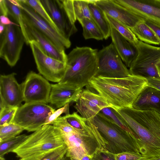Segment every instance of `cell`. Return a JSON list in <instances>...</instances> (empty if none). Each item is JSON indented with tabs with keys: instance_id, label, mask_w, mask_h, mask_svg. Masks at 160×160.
Here are the masks:
<instances>
[{
	"instance_id": "obj_20",
	"label": "cell",
	"mask_w": 160,
	"mask_h": 160,
	"mask_svg": "<svg viewBox=\"0 0 160 160\" xmlns=\"http://www.w3.org/2000/svg\"><path fill=\"white\" fill-rule=\"evenodd\" d=\"M82 90L59 83L52 84L48 103L59 108L67 103L76 102L79 98Z\"/></svg>"
},
{
	"instance_id": "obj_24",
	"label": "cell",
	"mask_w": 160,
	"mask_h": 160,
	"mask_svg": "<svg viewBox=\"0 0 160 160\" xmlns=\"http://www.w3.org/2000/svg\"><path fill=\"white\" fill-rule=\"evenodd\" d=\"M131 29L139 40L149 44L160 45V40L144 21L139 23Z\"/></svg>"
},
{
	"instance_id": "obj_48",
	"label": "cell",
	"mask_w": 160,
	"mask_h": 160,
	"mask_svg": "<svg viewBox=\"0 0 160 160\" xmlns=\"http://www.w3.org/2000/svg\"><path fill=\"white\" fill-rule=\"evenodd\" d=\"M70 160H80V159L73 158H69Z\"/></svg>"
},
{
	"instance_id": "obj_38",
	"label": "cell",
	"mask_w": 160,
	"mask_h": 160,
	"mask_svg": "<svg viewBox=\"0 0 160 160\" xmlns=\"http://www.w3.org/2000/svg\"><path fill=\"white\" fill-rule=\"evenodd\" d=\"M115 160H140L144 158L140 153L124 152L114 154Z\"/></svg>"
},
{
	"instance_id": "obj_28",
	"label": "cell",
	"mask_w": 160,
	"mask_h": 160,
	"mask_svg": "<svg viewBox=\"0 0 160 160\" xmlns=\"http://www.w3.org/2000/svg\"><path fill=\"white\" fill-rule=\"evenodd\" d=\"M72 8L76 20L87 18L92 20L89 8V0H72Z\"/></svg>"
},
{
	"instance_id": "obj_2",
	"label": "cell",
	"mask_w": 160,
	"mask_h": 160,
	"mask_svg": "<svg viewBox=\"0 0 160 160\" xmlns=\"http://www.w3.org/2000/svg\"><path fill=\"white\" fill-rule=\"evenodd\" d=\"M89 85L95 90L111 106L117 108H132L141 92L148 86L146 78L130 75L123 78L97 76Z\"/></svg>"
},
{
	"instance_id": "obj_1",
	"label": "cell",
	"mask_w": 160,
	"mask_h": 160,
	"mask_svg": "<svg viewBox=\"0 0 160 160\" xmlns=\"http://www.w3.org/2000/svg\"><path fill=\"white\" fill-rule=\"evenodd\" d=\"M112 108L134 132L141 154L145 158L160 157V114L154 110Z\"/></svg>"
},
{
	"instance_id": "obj_21",
	"label": "cell",
	"mask_w": 160,
	"mask_h": 160,
	"mask_svg": "<svg viewBox=\"0 0 160 160\" xmlns=\"http://www.w3.org/2000/svg\"><path fill=\"white\" fill-rule=\"evenodd\" d=\"M110 37L122 61L129 68L137 54L135 47L111 27Z\"/></svg>"
},
{
	"instance_id": "obj_31",
	"label": "cell",
	"mask_w": 160,
	"mask_h": 160,
	"mask_svg": "<svg viewBox=\"0 0 160 160\" xmlns=\"http://www.w3.org/2000/svg\"><path fill=\"white\" fill-rule=\"evenodd\" d=\"M24 130V129L22 127L12 123L0 126V142L19 135Z\"/></svg>"
},
{
	"instance_id": "obj_46",
	"label": "cell",
	"mask_w": 160,
	"mask_h": 160,
	"mask_svg": "<svg viewBox=\"0 0 160 160\" xmlns=\"http://www.w3.org/2000/svg\"><path fill=\"white\" fill-rule=\"evenodd\" d=\"M156 67L158 74L160 77V61L156 64Z\"/></svg>"
},
{
	"instance_id": "obj_35",
	"label": "cell",
	"mask_w": 160,
	"mask_h": 160,
	"mask_svg": "<svg viewBox=\"0 0 160 160\" xmlns=\"http://www.w3.org/2000/svg\"><path fill=\"white\" fill-rule=\"evenodd\" d=\"M68 149L66 144L47 153L39 160H60L66 155Z\"/></svg>"
},
{
	"instance_id": "obj_15",
	"label": "cell",
	"mask_w": 160,
	"mask_h": 160,
	"mask_svg": "<svg viewBox=\"0 0 160 160\" xmlns=\"http://www.w3.org/2000/svg\"><path fill=\"white\" fill-rule=\"evenodd\" d=\"M12 72L0 77V110L5 108L19 107L23 101L22 87Z\"/></svg>"
},
{
	"instance_id": "obj_17",
	"label": "cell",
	"mask_w": 160,
	"mask_h": 160,
	"mask_svg": "<svg viewBox=\"0 0 160 160\" xmlns=\"http://www.w3.org/2000/svg\"><path fill=\"white\" fill-rule=\"evenodd\" d=\"M144 19L160 24V0H113Z\"/></svg>"
},
{
	"instance_id": "obj_22",
	"label": "cell",
	"mask_w": 160,
	"mask_h": 160,
	"mask_svg": "<svg viewBox=\"0 0 160 160\" xmlns=\"http://www.w3.org/2000/svg\"><path fill=\"white\" fill-rule=\"evenodd\" d=\"M132 108L140 110H154L160 112V91L147 86L133 103Z\"/></svg>"
},
{
	"instance_id": "obj_50",
	"label": "cell",
	"mask_w": 160,
	"mask_h": 160,
	"mask_svg": "<svg viewBox=\"0 0 160 160\" xmlns=\"http://www.w3.org/2000/svg\"><path fill=\"white\" fill-rule=\"evenodd\" d=\"M159 113H160V112Z\"/></svg>"
},
{
	"instance_id": "obj_34",
	"label": "cell",
	"mask_w": 160,
	"mask_h": 160,
	"mask_svg": "<svg viewBox=\"0 0 160 160\" xmlns=\"http://www.w3.org/2000/svg\"><path fill=\"white\" fill-rule=\"evenodd\" d=\"M18 107L5 108L0 110V126L12 122Z\"/></svg>"
},
{
	"instance_id": "obj_29",
	"label": "cell",
	"mask_w": 160,
	"mask_h": 160,
	"mask_svg": "<svg viewBox=\"0 0 160 160\" xmlns=\"http://www.w3.org/2000/svg\"><path fill=\"white\" fill-rule=\"evenodd\" d=\"M109 118L113 122L122 129L128 132L136 139L134 132L122 118L112 108L107 107L103 108L100 112Z\"/></svg>"
},
{
	"instance_id": "obj_25",
	"label": "cell",
	"mask_w": 160,
	"mask_h": 160,
	"mask_svg": "<svg viewBox=\"0 0 160 160\" xmlns=\"http://www.w3.org/2000/svg\"><path fill=\"white\" fill-rule=\"evenodd\" d=\"M78 21L82 27V35L85 39L92 38L101 40L104 39L102 32L93 21L83 18Z\"/></svg>"
},
{
	"instance_id": "obj_27",
	"label": "cell",
	"mask_w": 160,
	"mask_h": 160,
	"mask_svg": "<svg viewBox=\"0 0 160 160\" xmlns=\"http://www.w3.org/2000/svg\"><path fill=\"white\" fill-rule=\"evenodd\" d=\"M5 1L8 9V17L19 26L24 37L25 43L27 45H29L21 9L13 3L11 0H5Z\"/></svg>"
},
{
	"instance_id": "obj_9",
	"label": "cell",
	"mask_w": 160,
	"mask_h": 160,
	"mask_svg": "<svg viewBox=\"0 0 160 160\" xmlns=\"http://www.w3.org/2000/svg\"><path fill=\"white\" fill-rule=\"evenodd\" d=\"M12 2L21 9L23 19L47 36L59 49L65 51L70 47V40L65 38L31 7L22 0H12Z\"/></svg>"
},
{
	"instance_id": "obj_11",
	"label": "cell",
	"mask_w": 160,
	"mask_h": 160,
	"mask_svg": "<svg viewBox=\"0 0 160 160\" xmlns=\"http://www.w3.org/2000/svg\"><path fill=\"white\" fill-rule=\"evenodd\" d=\"M29 45L39 73L48 81L60 82L64 74L66 63L47 55L35 41H30Z\"/></svg>"
},
{
	"instance_id": "obj_7",
	"label": "cell",
	"mask_w": 160,
	"mask_h": 160,
	"mask_svg": "<svg viewBox=\"0 0 160 160\" xmlns=\"http://www.w3.org/2000/svg\"><path fill=\"white\" fill-rule=\"evenodd\" d=\"M135 47L137 54L129 68L130 74L146 78L160 79L156 67L160 61V47L150 45L139 40Z\"/></svg>"
},
{
	"instance_id": "obj_41",
	"label": "cell",
	"mask_w": 160,
	"mask_h": 160,
	"mask_svg": "<svg viewBox=\"0 0 160 160\" xmlns=\"http://www.w3.org/2000/svg\"><path fill=\"white\" fill-rule=\"evenodd\" d=\"M0 19V23L5 26L14 25L19 26L18 24L10 20V19L7 16L1 15Z\"/></svg>"
},
{
	"instance_id": "obj_19",
	"label": "cell",
	"mask_w": 160,
	"mask_h": 160,
	"mask_svg": "<svg viewBox=\"0 0 160 160\" xmlns=\"http://www.w3.org/2000/svg\"><path fill=\"white\" fill-rule=\"evenodd\" d=\"M23 20L29 45L30 41H35L47 55L66 62L67 55L65 51L60 50L47 36Z\"/></svg>"
},
{
	"instance_id": "obj_4",
	"label": "cell",
	"mask_w": 160,
	"mask_h": 160,
	"mask_svg": "<svg viewBox=\"0 0 160 160\" xmlns=\"http://www.w3.org/2000/svg\"><path fill=\"white\" fill-rule=\"evenodd\" d=\"M65 145L60 129L44 125L28 135L12 152L21 160H39L47 153Z\"/></svg>"
},
{
	"instance_id": "obj_18",
	"label": "cell",
	"mask_w": 160,
	"mask_h": 160,
	"mask_svg": "<svg viewBox=\"0 0 160 160\" xmlns=\"http://www.w3.org/2000/svg\"><path fill=\"white\" fill-rule=\"evenodd\" d=\"M95 4L111 17L131 29L144 19L132 13L113 0H93Z\"/></svg>"
},
{
	"instance_id": "obj_12",
	"label": "cell",
	"mask_w": 160,
	"mask_h": 160,
	"mask_svg": "<svg viewBox=\"0 0 160 160\" xmlns=\"http://www.w3.org/2000/svg\"><path fill=\"white\" fill-rule=\"evenodd\" d=\"M98 59L96 76L123 78L131 75L112 42L98 52Z\"/></svg>"
},
{
	"instance_id": "obj_33",
	"label": "cell",
	"mask_w": 160,
	"mask_h": 160,
	"mask_svg": "<svg viewBox=\"0 0 160 160\" xmlns=\"http://www.w3.org/2000/svg\"><path fill=\"white\" fill-rule=\"evenodd\" d=\"M63 117L69 124L76 129L87 130L89 128L87 120L79 115L77 112L65 115Z\"/></svg>"
},
{
	"instance_id": "obj_47",
	"label": "cell",
	"mask_w": 160,
	"mask_h": 160,
	"mask_svg": "<svg viewBox=\"0 0 160 160\" xmlns=\"http://www.w3.org/2000/svg\"><path fill=\"white\" fill-rule=\"evenodd\" d=\"M68 157H66V156L63 157L60 160H68L67 159Z\"/></svg>"
},
{
	"instance_id": "obj_5",
	"label": "cell",
	"mask_w": 160,
	"mask_h": 160,
	"mask_svg": "<svg viewBox=\"0 0 160 160\" xmlns=\"http://www.w3.org/2000/svg\"><path fill=\"white\" fill-rule=\"evenodd\" d=\"M89 125L87 130L75 128L74 131L68 133L61 131L68 148L66 157L80 159L86 155L91 157L98 148L106 149L107 142L91 121Z\"/></svg>"
},
{
	"instance_id": "obj_14",
	"label": "cell",
	"mask_w": 160,
	"mask_h": 160,
	"mask_svg": "<svg viewBox=\"0 0 160 160\" xmlns=\"http://www.w3.org/2000/svg\"><path fill=\"white\" fill-rule=\"evenodd\" d=\"M21 84L25 103H48L51 84L43 77L31 71Z\"/></svg>"
},
{
	"instance_id": "obj_26",
	"label": "cell",
	"mask_w": 160,
	"mask_h": 160,
	"mask_svg": "<svg viewBox=\"0 0 160 160\" xmlns=\"http://www.w3.org/2000/svg\"><path fill=\"white\" fill-rule=\"evenodd\" d=\"M105 14L111 27L135 46L139 40L131 29L106 13Z\"/></svg>"
},
{
	"instance_id": "obj_6",
	"label": "cell",
	"mask_w": 160,
	"mask_h": 160,
	"mask_svg": "<svg viewBox=\"0 0 160 160\" xmlns=\"http://www.w3.org/2000/svg\"><path fill=\"white\" fill-rule=\"evenodd\" d=\"M90 121L108 142L106 149L109 152L114 154L124 152L140 153L135 137L100 112Z\"/></svg>"
},
{
	"instance_id": "obj_23",
	"label": "cell",
	"mask_w": 160,
	"mask_h": 160,
	"mask_svg": "<svg viewBox=\"0 0 160 160\" xmlns=\"http://www.w3.org/2000/svg\"><path fill=\"white\" fill-rule=\"evenodd\" d=\"M89 6L92 20L102 32L104 39H107L110 37L111 26L104 12L95 4L93 0H89Z\"/></svg>"
},
{
	"instance_id": "obj_39",
	"label": "cell",
	"mask_w": 160,
	"mask_h": 160,
	"mask_svg": "<svg viewBox=\"0 0 160 160\" xmlns=\"http://www.w3.org/2000/svg\"><path fill=\"white\" fill-rule=\"evenodd\" d=\"M144 22L153 30L160 40V24L146 19H145Z\"/></svg>"
},
{
	"instance_id": "obj_30",
	"label": "cell",
	"mask_w": 160,
	"mask_h": 160,
	"mask_svg": "<svg viewBox=\"0 0 160 160\" xmlns=\"http://www.w3.org/2000/svg\"><path fill=\"white\" fill-rule=\"evenodd\" d=\"M27 135H19L12 139L0 142V157L13 151L21 144L27 138Z\"/></svg>"
},
{
	"instance_id": "obj_8",
	"label": "cell",
	"mask_w": 160,
	"mask_h": 160,
	"mask_svg": "<svg viewBox=\"0 0 160 160\" xmlns=\"http://www.w3.org/2000/svg\"><path fill=\"white\" fill-rule=\"evenodd\" d=\"M55 111L47 104L25 103L18 108L12 123L28 132H34L44 125L48 118Z\"/></svg>"
},
{
	"instance_id": "obj_32",
	"label": "cell",
	"mask_w": 160,
	"mask_h": 160,
	"mask_svg": "<svg viewBox=\"0 0 160 160\" xmlns=\"http://www.w3.org/2000/svg\"><path fill=\"white\" fill-rule=\"evenodd\" d=\"M22 0L24 3L31 7L39 15L58 31L40 0Z\"/></svg>"
},
{
	"instance_id": "obj_37",
	"label": "cell",
	"mask_w": 160,
	"mask_h": 160,
	"mask_svg": "<svg viewBox=\"0 0 160 160\" xmlns=\"http://www.w3.org/2000/svg\"><path fill=\"white\" fill-rule=\"evenodd\" d=\"M69 108V103H67L64 106L55 110L48 118L44 125H51L54 121L60 117V115L63 113L65 114V115L70 114Z\"/></svg>"
},
{
	"instance_id": "obj_3",
	"label": "cell",
	"mask_w": 160,
	"mask_h": 160,
	"mask_svg": "<svg viewBox=\"0 0 160 160\" xmlns=\"http://www.w3.org/2000/svg\"><path fill=\"white\" fill-rule=\"evenodd\" d=\"M98 50L88 47H76L67 56L64 75L59 83L82 89L89 85L98 71Z\"/></svg>"
},
{
	"instance_id": "obj_51",
	"label": "cell",
	"mask_w": 160,
	"mask_h": 160,
	"mask_svg": "<svg viewBox=\"0 0 160 160\" xmlns=\"http://www.w3.org/2000/svg\"><path fill=\"white\" fill-rule=\"evenodd\" d=\"M19 160H21L19 159Z\"/></svg>"
},
{
	"instance_id": "obj_10",
	"label": "cell",
	"mask_w": 160,
	"mask_h": 160,
	"mask_svg": "<svg viewBox=\"0 0 160 160\" xmlns=\"http://www.w3.org/2000/svg\"><path fill=\"white\" fill-rule=\"evenodd\" d=\"M0 57L10 67L19 60L25 40L20 27L11 25L5 26L0 37Z\"/></svg>"
},
{
	"instance_id": "obj_36",
	"label": "cell",
	"mask_w": 160,
	"mask_h": 160,
	"mask_svg": "<svg viewBox=\"0 0 160 160\" xmlns=\"http://www.w3.org/2000/svg\"><path fill=\"white\" fill-rule=\"evenodd\" d=\"M92 160H115L114 154L103 148H98L91 156Z\"/></svg>"
},
{
	"instance_id": "obj_13",
	"label": "cell",
	"mask_w": 160,
	"mask_h": 160,
	"mask_svg": "<svg viewBox=\"0 0 160 160\" xmlns=\"http://www.w3.org/2000/svg\"><path fill=\"white\" fill-rule=\"evenodd\" d=\"M58 31L65 38L70 40L78 29L76 22L62 0H40Z\"/></svg>"
},
{
	"instance_id": "obj_49",
	"label": "cell",
	"mask_w": 160,
	"mask_h": 160,
	"mask_svg": "<svg viewBox=\"0 0 160 160\" xmlns=\"http://www.w3.org/2000/svg\"><path fill=\"white\" fill-rule=\"evenodd\" d=\"M0 160H6L3 157H0Z\"/></svg>"
},
{
	"instance_id": "obj_42",
	"label": "cell",
	"mask_w": 160,
	"mask_h": 160,
	"mask_svg": "<svg viewBox=\"0 0 160 160\" xmlns=\"http://www.w3.org/2000/svg\"><path fill=\"white\" fill-rule=\"evenodd\" d=\"M0 12L1 15L8 16V9L5 0H0Z\"/></svg>"
},
{
	"instance_id": "obj_16",
	"label": "cell",
	"mask_w": 160,
	"mask_h": 160,
	"mask_svg": "<svg viewBox=\"0 0 160 160\" xmlns=\"http://www.w3.org/2000/svg\"><path fill=\"white\" fill-rule=\"evenodd\" d=\"M111 106L98 93L88 89L82 90L74 107L87 120H91L103 108Z\"/></svg>"
},
{
	"instance_id": "obj_40",
	"label": "cell",
	"mask_w": 160,
	"mask_h": 160,
	"mask_svg": "<svg viewBox=\"0 0 160 160\" xmlns=\"http://www.w3.org/2000/svg\"><path fill=\"white\" fill-rule=\"evenodd\" d=\"M148 86L160 91V79L153 77L146 78Z\"/></svg>"
},
{
	"instance_id": "obj_43",
	"label": "cell",
	"mask_w": 160,
	"mask_h": 160,
	"mask_svg": "<svg viewBox=\"0 0 160 160\" xmlns=\"http://www.w3.org/2000/svg\"><path fill=\"white\" fill-rule=\"evenodd\" d=\"M140 160H160V157L157 158H143Z\"/></svg>"
},
{
	"instance_id": "obj_45",
	"label": "cell",
	"mask_w": 160,
	"mask_h": 160,
	"mask_svg": "<svg viewBox=\"0 0 160 160\" xmlns=\"http://www.w3.org/2000/svg\"><path fill=\"white\" fill-rule=\"evenodd\" d=\"M5 28V26L0 23V34H2L4 32Z\"/></svg>"
},
{
	"instance_id": "obj_44",
	"label": "cell",
	"mask_w": 160,
	"mask_h": 160,
	"mask_svg": "<svg viewBox=\"0 0 160 160\" xmlns=\"http://www.w3.org/2000/svg\"><path fill=\"white\" fill-rule=\"evenodd\" d=\"M80 160H92L91 157L88 155H85L83 156Z\"/></svg>"
}]
</instances>
